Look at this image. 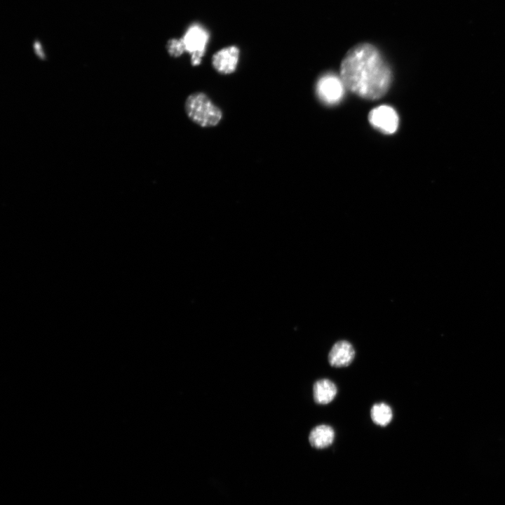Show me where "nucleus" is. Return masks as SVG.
<instances>
[{
	"label": "nucleus",
	"instance_id": "1",
	"mask_svg": "<svg viewBox=\"0 0 505 505\" xmlns=\"http://www.w3.org/2000/svg\"><path fill=\"white\" fill-rule=\"evenodd\" d=\"M339 76L346 88L368 100L382 97L392 80L391 69L378 50L365 43L354 46L346 53Z\"/></svg>",
	"mask_w": 505,
	"mask_h": 505
},
{
	"label": "nucleus",
	"instance_id": "2",
	"mask_svg": "<svg viewBox=\"0 0 505 505\" xmlns=\"http://www.w3.org/2000/svg\"><path fill=\"white\" fill-rule=\"evenodd\" d=\"M185 111L188 117L201 127L217 126L222 118L221 109L203 93H194L185 101Z\"/></svg>",
	"mask_w": 505,
	"mask_h": 505
},
{
	"label": "nucleus",
	"instance_id": "3",
	"mask_svg": "<svg viewBox=\"0 0 505 505\" xmlns=\"http://www.w3.org/2000/svg\"><path fill=\"white\" fill-rule=\"evenodd\" d=\"M346 86L341 79L333 73L322 75L316 82V93L319 100L328 105L339 102L344 95Z\"/></svg>",
	"mask_w": 505,
	"mask_h": 505
},
{
	"label": "nucleus",
	"instance_id": "4",
	"mask_svg": "<svg viewBox=\"0 0 505 505\" xmlns=\"http://www.w3.org/2000/svg\"><path fill=\"white\" fill-rule=\"evenodd\" d=\"M208 38L207 30L198 24L191 25L182 38L186 51L191 54V63L193 66L201 63Z\"/></svg>",
	"mask_w": 505,
	"mask_h": 505
},
{
	"label": "nucleus",
	"instance_id": "5",
	"mask_svg": "<svg viewBox=\"0 0 505 505\" xmlns=\"http://www.w3.org/2000/svg\"><path fill=\"white\" fill-rule=\"evenodd\" d=\"M370 124L385 134H393L398 128L399 119L395 109L388 105L372 109L368 115Z\"/></svg>",
	"mask_w": 505,
	"mask_h": 505
},
{
	"label": "nucleus",
	"instance_id": "6",
	"mask_svg": "<svg viewBox=\"0 0 505 505\" xmlns=\"http://www.w3.org/2000/svg\"><path fill=\"white\" fill-rule=\"evenodd\" d=\"M239 59V49L235 46H228L216 52L212 58L214 69L222 74H229L236 69Z\"/></svg>",
	"mask_w": 505,
	"mask_h": 505
},
{
	"label": "nucleus",
	"instance_id": "7",
	"mask_svg": "<svg viewBox=\"0 0 505 505\" xmlns=\"http://www.w3.org/2000/svg\"><path fill=\"white\" fill-rule=\"evenodd\" d=\"M355 351L352 344L344 340L336 342L328 354V362L331 366L342 368L349 365L353 361Z\"/></svg>",
	"mask_w": 505,
	"mask_h": 505
},
{
	"label": "nucleus",
	"instance_id": "8",
	"mask_svg": "<svg viewBox=\"0 0 505 505\" xmlns=\"http://www.w3.org/2000/svg\"><path fill=\"white\" fill-rule=\"evenodd\" d=\"M337 392L336 385L327 379L316 381L313 386L314 400L318 404L330 403L336 396Z\"/></svg>",
	"mask_w": 505,
	"mask_h": 505
},
{
	"label": "nucleus",
	"instance_id": "9",
	"mask_svg": "<svg viewBox=\"0 0 505 505\" xmlns=\"http://www.w3.org/2000/svg\"><path fill=\"white\" fill-rule=\"evenodd\" d=\"M335 438L333 429L325 424L314 427L309 436L311 445L317 449H323L330 446Z\"/></svg>",
	"mask_w": 505,
	"mask_h": 505
},
{
	"label": "nucleus",
	"instance_id": "10",
	"mask_svg": "<svg viewBox=\"0 0 505 505\" xmlns=\"http://www.w3.org/2000/svg\"><path fill=\"white\" fill-rule=\"evenodd\" d=\"M370 417L375 424L386 426L391 422L393 412L387 404L379 403L372 405L370 410Z\"/></svg>",
	"mask_w": 505,
	"mask_h": 505
},
{
	"label": "nucleus",
	"instance_id": "11",
	"mask_svg": "<svg viewBox=\"0 0 505 505\" xmlns=\"http://www.w3.org/2000/svg\"><path fill=\"white\" fill-rule=\"evenodd\" d=\"M168 54L172 57L180 56L185 50V46L182 39H170L166 45Z\"/></svg>",
	"mask_w": 505,
	"mask_h": 505
},
{
	"label": "nucleus",
	"instance_id": "12",
	"mask_svg": "<svg viewBox=\"0 0 505 505\" xmlns=\"http://www.w3.org/2000/svg\"><path fill=\"white\" fill-rule=\"evenodd\" d=\"M33 48L36 55L41 59L45 58V53L43 50L41 44L39 41H35L33 43Z\"/></svg>",
	"mask_w": 505,
	"mask_h": 505
}]
</instances>
